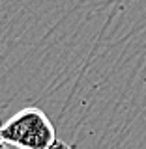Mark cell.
<instances>
[{"label":"cell","mask_w":146,"mask_h":149,"mask_svg":"<svg viewBox=\"0 0 146 149\" xmlns=\"http://www.w3.org/2000/svg\"><path fill=\"white\" fill-rule=\"evenodd\" d=\"M0 140L17 149H69L58 140L49 116L36 106L19 110L0 125Z\"/></svg>","instance_id":"cell-1"},{"label":"cell","mask_w":146,"mask_h":149,"mask_svg":"<svg viewBox=\"0 0 146 149\" xmlns=\"http://www.w3.org/2000/svg\"><path fill=\"white\" fill-rule=\"evenodd\" d=\"M0 149H8V146H6V143L2 142V140H0Z\"/></svg>","instance_id":"cell-2"}]
</instances>
